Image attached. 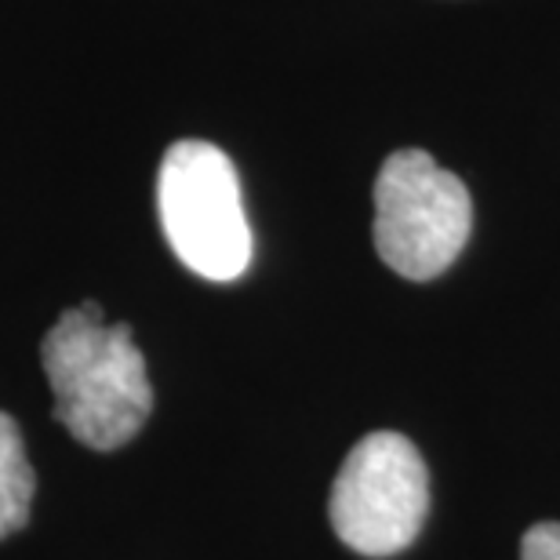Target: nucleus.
<instances>
[{"instance_id": "obj_1", "label": "nucleus", "mask_w": 560, "mask_h": 560, "mask_svg": "<svg viewBox=\"0 0 560 560\" xmlns=\"http://www.w3.org/2000/svg\"><path fill=\"white\" fill-rule=\"evenodd\" d=\"M40 364L55 394V416L95 452L125 447L150 419L145 357L128 324H106L95 302L66 310L51 324Z\"/></svg>"}, {"instance_id": "obj_2", "label": "nucleus", "mask_w": 560, "mask_h": 560, "mask_svg": "<svg viewBox=\"0 0 560 560\" xmlns=\"http://www.w3.org/2000/svg\"><path fill=\"white\" fill-rule=\"evenodd\" d=\"M164 237L197 277L226 284L252 266V226L237 167L219 145L183 139L164 153L156 178Z\"/></svg>"}, {"instance_id": "obj_3", "label": "nucleus", "mask_w": 560, "mask_h": 560, "mask_svg": "<svg viewBox=\"0 0 560 560\" xmlns=\"http://www.w3.org/2000/svg\"><path fill=\"white\" fill-rule=\"evenodd\" d=\"M474 230L466 183L425 150H397L375 178V252L408 280H433L463 255Z\"/></svg>"}, {"instance_id": "obj_4", "label": "nucleus", "mask_w": 560, "mask_h": 560, "mask_svg": "<svg viewBox=\"0 0 560 560\" xmlns=\"http://www.w3.org/2000/svg\"><path fill=\"white\" fill-rule=\"evenodd\" d=\"M331 528L364 557H394L419 539L430 513V474L419 447L400 433H368L335 477Z\"/></svg>"}, {"instance_id": "obj_5", "label": "nucleus", "mask_w": 560, "mask_h": 560, "mask_svg": "<svg viewBox=\"0 0 560 560\" xmlns=\"http://www.w3.org/2000/svg\"><path fill=\"white\" fill-rule=\"evenodd\" d=\"M33 469L22 447V433L11 416L0 411V539L19 532L30 521Z\"/></svg>"}, {"instance_id": "obj_6", "label": "nucleus", "mask_w": 560, "mask_h": 560, "mask_svg": "<svg viewBox=\"0 0 560 560\" xmlns=\"http://www.w3.org/2000/svg\"><path fill=\"white\" fill-rule=\"evenodd\" d=\"M521 560H560V524L542 521L524 532L521 539Z\"/></svg>"}]
</instances>
